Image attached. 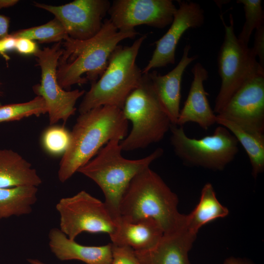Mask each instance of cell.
<instances>
[{
    "mask_svg": "<svg viewBox=\"0 0 264 264\" xmlns=\"http://www.w3.org/2000/svg\"><path fill=\"white\" fill-rule=\"evenodd\" d=\"M0 94H1V92H0Z\"/></svg>",
    "mask_w": 264,
    "mask_h": 264,
    "instance_id": "cell-36",
    "label": "cell"
},
{
    "mask_svg": "<svg viewBox=\"0 0 264 264\" xmlns=\"http://www.w3.org/2000/svg\"><path fill=\"white\" fill-rule=\"evenodd\" d=\"M196 235L189 231L184 225L172 232L163 233L152 249L134 251L135 254L142 264H191L188 253Z\"/></svg>",
    "mask_w": 264,
    "mask_h": 264,
    "instance_id": "cell-15",
    "label": "cell"
},
{
    "mask_svg": "<svg viewBox=\"0 0 264 264\" xmlns=\"http://www.w3.org/2000/svg\"><path fill=\"white\" fill-rule=\"evenodd\" d=\"M16 41V39L10 34L0 39V54L4 57L6 60L9 58L6 53L15 49Z\"/></svg>",
    "mask_w": 264,
    "mask_h": 264,
    "instance_id": "cell-31",
    "label": "cell"
},
{
    "mask_svg": "<svg viewBox=\"0 0 264 264\" xmlns=\"http://www.w3.org/2000/svg\"><path fill=\"white\" fill-rule=\"evenodd\" d=\"M220 19L225 34L218 55V72L221 82L213 110L217 114L242 86L255 77L264 75V69L251 48L241 43L236 36L232 15H229V25L225 23L222 16Z\"/></svg>",
    "mask_w": 264,
    "mask_h": 264,
    "instance_id": "cell-7",
    "label": "cell"
},
{
    "mask_svg": "<svg viewBox=\"0 0 264 264\" xmlns=\"http://www.w3.org/2000/svg\"><path fill=\"white\" fill-rule=\"evenodd\" d=\"M9 18L0 14V39L9 35Z\"/></svg>",
    "mask_w": 264,
    "mask_h": 264,
    "instance_id": "cell-32",
    "label": "cell"
},
{
    "mask_svg": "<svg viewBox=\"0 0 264 264\" xmlns=\"http://www.w3.org/2000/svg\"><path fill=\"white\" fill-rule=\"evenodd\" d=\"M122 111L132 124L120 142L122 151L144 148L161 140L170 129V119L154 88L149 73H143L139 86L128 96Z\"/></svg>",
    "mask_w": 264,
    "mask_h": 264,
    "instance_id": "cell-6",
    "label": "cell"
},
{
    "mask_svg": "<svg viewBox=\"0 0 264 264\" xmlns=\"http://www.w3.org/2000/svg\"><path fill=\"white\" fill-rule=\"evenodd\" d=\"M15 49L20 54L29 55L34 54L39 48L34 41L21 38L16 39Z\"/></svg>",
    "mask_w": 264,
    "mask_h": 264,
    "instance_id": "cell-30",
    "label": "cell"
},
{
    "mask_svg": "<svg viewBox=\"0 0 264 264\" xmlns=\"http://www.w3.org/2000/svg\"><path fill=\"white\" fill-rule=\"evenodd\" d=\"M163 233L160 225L152 219L132 221L120 218L115 232L110 237L112 244L129 246L134 251H146L154 248Z\"/></svg>",
    "mask_w": 264,
    "mask_h": 264,
    "instance_id": "cell-19",
    "label": "cell"
},
{
    "mask_svg": "<svg viewBox=\"0 0 264 264\" xmlns=\"http://www.w3.org/2000/svg\"><path fill=\"white\" fill-rule=\"evenodd\" d=\"M237 3L243 5L245 22L238 36V40L247 45L253 31L264 24V11L261 0H238Z\"/></svg>",
    "mask_w": 264,
    "mask_h": 264,
    "instance_id": "cell-26",
    "label": "cell"
},
{
    "mask_svg": "<svg viewBox=\"0 0 264 264\" xmlns=\"http://www.w3.org/2000/svg\"><path fill=\"white\" fill-rule=\"evenodd\" d=\"M146 37L144 35L130 46L118 45L115 48L105 70L85 94L79 107L80 114L104 106L122 110L128 96L139 86L142 78L136 59Z\"/></svg>",
    "mask_w": 264,
    "mask_h": 264,
    "instance_id": "cell-5",
    "label": "cell"
},
{
    "mask_svg": "<svg viewBox=\"0 0 264 264\" xmlns=\"http://www.w3.org/2000/svg\"><path fill=\"white\" fill-rule=\"evenodd\" d=\"M47 112L43 97L37 96L24 103L10 104L0 106V123L19 120L32 115L38 116Z\"/></svg>",
    "mask_w": 264,
    "mask_h": 264,
    "instance_id": "cell-25",
    "label": "cell"
},
{
    "mask_svg": "<svg viewBox=\"0 0 264 264\" xmlns=\"http://www.w3.org/2000/svg\"><path fill=\"white\" fill-rule=\"evenodd\" d=\"M135 31L118 30L109 19L92 38L77 40L69 36L62 42V53L57 64V79L64 89L75 84L96 82L105 70L109 57L119 43L134 38Z\"/></svg>",
    "mask_w": 264,
    "mask_h": 264,
    "instance_id": "cell-1",
    "label": "cell"
},
{
    "mask_svg": "<svg viewBox=\"0 0 264 264\" xmlns=\"http://www.w3.org/2000/svg\"><path fill=\"white\" fill-rule=\"evenodd\" d=\"M35 6L52 13L64 26L68 36L86 40L101 30L102 19L110 6L108 0H75L62 5L34 2Z\"/></svg>",
    "mask_w": 264,
    "mask_h": 264,
    "instance_id": "cell-11",
    "label": "cell"
},
{
    "mask_svg": "<svg viewBox=\"0 0 264 264\" xmlns=\"http://www.w3.org/2000/svg\"><path fill=\"white\" fill-rule=\"evenodd\" d=\"M10 35L16 39L26 38L40 43L62 42L68 37L64 26L55 18L45 24L19 30Z\"/></svg>",
    "mask_w": 264,
    "mask_h": 264,
    "instance_id": "cell-24",
    "label": "cell"
},
{
    "mask_svg": "<svg viewBox=\"0 0 264 264\" xmlns=\"http://www.w3.org/2000/svg\"><path fill=\"white\" fill-rule=\"evenodd\" d=\"M223 264H253L246 260L237 258L235 257H229L225 259Z\"/></svg>",
    "mask_w": 264,
    "mask_h": 264,
    "instance_id": "cell-33",
    "label": "cell"
},
{
    "mask_svg": "<svg viewBox=\"0 0 264 264\" xmlns=\"http://www.w3.org/2000/svg\"><path fill=\"white\" fill-rule=\"evenodd\" d=\"M70 141V132L64 126L52 125L47 128L42 137L44 150L52 155L64 154Z\"/></svg>",
    "mask_w": 264,
    "mask_h": 264,
    "instance_id": "cell-27",
    "label": "cell"
},
{
    "mask_svg": "<svg viewBox=\"0 0 264 264\" xmlns=\"http://www.w3.org/2000/svg\"><path fill=\"white\" fill-rule=\"evenodd\" d=\"M190 49V44L185 46L179 62L166 74L162 75L156 71L148 72L156 94L173 125H176L180 112L182 75L186 68L198 57L189 56Z\"/></svg>",
    "mask_w": 264,
    "mask_h": 264,
    "instance_id": "cell-16",
    "label": "cell"
},
{
    "mask_svg": "<svg viewBox=\"0 0 264 264\" xmlns=\"http://www.w3.org/2000/svg\"><path fill=\"white\" fill-rule=\"evenodd\" d=\"M62 53V42H58L50 47L39 48L34 54L41 68V78L40 83L33 86V90L44 99L51 125L60 120L65 123L75 113V104L85 93L79 89L66 91L59 84L56 72Z\"/></svg>",
    "mask_w": 264,
    "mask_h": 264,
    "instance_id": "cell-10",
    "label": "cell"
},
{
    "mask_svg": "<svg viewBox=\"0 0 264 264\" xmlns=\"http://www.w3.org/2000/svg\"><path fill=\"white\" fill-rule=\"evenodd\" d=\"M177 2L178 7L173 22L165 34L155 42V49L142 73L174 64L176 46L182 36L189 28L200 27L204 22V10L198 3L185 0H177Z\"/></svg>",
    "mask_w": 264,
    "mask_h": 264,
    "instance_id": "cell-13",
    "label": "cell"
},
{
    "mask_svg": "<svg viewBox=\"0 0 264 264\" xmlns=\"http://www.w3.org/2000/svg\"><path fill=\"white\" fill-rule=\"evenodd\" d=\"M120 141L114 138L109 141L94 159L78 171L101 188L105 198L104 203L116 224L120 218V201L130 182L163 154V149L159 148L143 158L128 159L122 155Z\"/></svg>",
    "mask_w": 264,
    "mask_h": 264,
    "instance_id": "cell-4",
    "label": "cell"
},
{
    "mask_svg": "<svg viewBox=\"0 0 264 264\" xmlns=\"http://www.w3.org/2000/svg\"><path fill=\"white\" fill-rule=\"evenodd\" d=\"M49 246L55 257L61 261L77 260L87 264H111L112 244L86 246L71 240L59 228L49 231Z\"/></svg>",
    "mask_w": 264,
    "mask_h": 264,
    "instance_id": "cell-18",
    "label": "cell"
},
{
    "mask_svg": "<svg viewBox=\"0 0 264 264\" xmlns=\"http://www.w3.org/2000/svg\"><path fill=\"white\" fill-rule=\"evenodd\" d=\"M111 244L112 261L111 264H142L131 247Z\"/></svg>",
    "mask_w": 264,
    "mask_h": 264,
    "instance_id": "cell-28",
    "label": "cell"
},
{
    "mask_svg": "<svg viewBox=\"0 0 264 264\" xmlns=\"http://www.w3.org/2000/svg\"><path fill=\"white\" fill-rule=\"evenodd\" d=\"M27 260L30 264H46L38 259L29 258Z\"/></svg>",
    "mask_w": 264,
    "mask_h": 264,
    "instance_id": "cell-35",
    "label": "cell"
},
{
    "mask_svg": "<svg viewBox=\"0 0 264 264\" xmlns=\"http://www.w3.org/2000/svg\"><path fill=\"white\" fill-rule=\"evenodd\" d=\"M216 123L228 129L244 149L252 166V174L256 178L264 170V132L247 130L230 121L216 116Z\"/></svg>",
    "mask_w": 264,
    "mask_h": 264,
    "instance_id": "cell-21",
    "label": "cell"
},
{
    "mask_svg": "<svg viewBox=\"0 0 264 264\" xmlns=\"http://www.w3.org/2000/svg\"><path fill=\"white\" fill-rule=\"evenodd\" d=\"M171 143L176 154L186 165L222 170L239 152L238 141L224 127L202 138L188 137L182 126L171 125Z\"/></svg>",
    "mask_w": 264,
    "mask_h": 264,
    "instance_id": "cell-8",
    "label": "cell"
},
{
    "mask_svg": "<svg viewBox=\"0 0 264 264\" xmlns=\"http://www.w3.org/2000/svg\"><path fill=\"white\" fill-rule=\"evenodd\" d=\"M255 55L259 58V64L264 69V24L255 30L254 44L251 48Z\"/></svg>",
    "mask_w": 264,
    "mask_h": 264,
    "instance_id": "cell-29",
    "label": "cell"
},
{
    "mask_svg": "<svg viewBox=\"0 0 264 264\" xmlns=\"http://www.w3.org/2000/svg\"><path fill=\"white\" fill-rule=\"evenodd\" d=\"M216 116L247 130L264 132V75L242 86Z\"/></svg>",
    "mask_w": 264,
    "mask_h": 264,
    "instance_id": "cell-14",
    "label": "cell"
},
{
    "mask_svg": "<svg viewBox=\"0 0 264 264\" xmlns=\"http://www.w3.org/2000/svg\"><path fill=\"white\" fill-rule=\"evenodd\" d=\"M128 127L122 110L115 107L101 106L80 114L60 163L59 180L64 182L69 179L111 139L121 141L127 134Z\"/></svg>",
    "mask_w": 264,
    "mask_h": 264,
    "instance_id": "cell-2",
    "label": "cell"
},
{
    "mask_svg": "<svg viewBox=\"0 0 264 264\" xmlns=\"http://www.w3.org/2000/svg\"><path fill=\"white\" fill-rule=\"evenodd\" d=\"M18 2L17 0H0V9L2 8L12 6Z\"/></svg>",
    "mask_w": 264,
    "mask_h": 264,
    "instance_id": "cell-34",
    "label": "cell"
},
{
    "mask_svg": "<svg viewBox=\"0 0 264 264\" xmlns=\"http://www.w3.org/2000/svg\"><path fill=\"white\" fill-rule=\"evenodd\" d=\"M176 9L172 0H115L108 13L118 30L132 31L143 24L164 28L171 24Z\"/></svg>",
    "mask_w": 264,
    "mask_h": 264,
    "instance_id": "cell-12",
    "label": "cell"
},
{
    "mask_svg": "<svg viewBox=\"0 0 264 264\" xmlns=\"http://www.w3.org/2000/svg\"><path fill=\"white\" fill-rule=\"evenodd\" d=\"M191 72L193 80L184 106L180 110L176 125L182 126L187 123L194 122L206 130L216 123V115L210 106L203 85L208 78V72L198 62L194 65Z\"/></svg>",
    "mask_w": 264,
    "mask_h": 264,
    "instance_id": "cell-17",
    "label": "cell"
},
{
    "mask_svg": "<svg viewBox=\"0 0 264 264\" xmlns=\"http://www.w3.org/2000/svg\"><path fill=\"white\" fill-rule=\"evenodd\" d=\"M176 195L149 167L131 180L120 201V218L132 221L151 218L169 233L185 225L186 215L177 210Z\"/></svg>",
    "mask_w": 264,
    "mask_h": 264,
    "instance_id": "cell-3",
    "label": "cell"
},
{
    "mask_svg": "<svg viewBox=\"0 0 264 264\" xmlns=\"http://www.w3.org/2000/svg\"><path fill=\"white\" fill-rule=\"evenodd\" d=\"M42 180L31 164L18 153L0 149V188L33 186Z\"/></svg>",
    "mask_w": 264,
    "mask_h": 264,
    "instance_id": "cell-20",
    "label": "cell"
},
{
    "mask_svg": "<svg viewBox=\"0 0 264 264\" xmlns=\"http://www.w3.org/2000/svg\"><path fill=\"white\" fill-rule=\"evenodd\" d=\"M60 216V229L69 239L84 232L112 235L117 224L104 202L85 191L60 199L56 205Z\"/></svg>",
    "mask_w": 264,
    "mask_h": 264,
    "instance_id": "cell-9",
    "label": "cell"
},
{
    "mask_svg": "<svg viewBox=\"0 0 264 264\" xmlns=\"http://www.w3.org/2000/svg\"><path fill=\"white\" fill-rule=\"evenodd\" d=\"M228 214V210L218 200L212 185L207 183L203 187L199 201L194 210L186 215L185 225L190 232L196 234L204 224Z\"/></svg>",
    "mask_w": 264,
    "mask_h": 264,
    "instance_id": "cell-22",
    "label": "cell"
},
{
    "mask_svg": "<svg viewBox=\"0 0 264 264\" xmlns=\"http://www.w3.org/2000/svg\"><path fill=\"white\" fill-rule=\"evenodd\" d=\"M37 187L0 188V220L30 214L37 200Z\"/></svg>",
    "mask_w": 264,
    "mask_h": 264,
    "instance_id": "cell-23",
    "label": "cell"
}]
</instances>
